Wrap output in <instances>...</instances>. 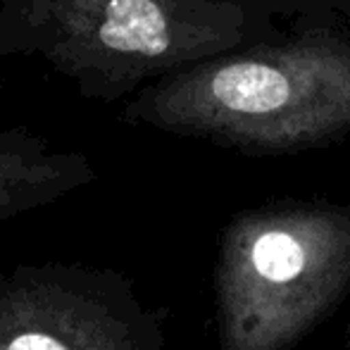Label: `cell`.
Wrapping results in <instances>:
<instances>
[{"mask_svg": "<svg viewBox=\"0 0 350 350\" xmlns=\"http://www.w3.org/2000/svg\"><path fill=\"white\" fill-rule=\"evenodd\" d=\"M179 0H0V62L41 60L86 100H120L184 46Z\"/></svg>", "mask_w": 350, "mask_h": 350, "instance_id": "6da1fadb", "label": "cell"}, {"mask_svg": "<svg viewBox=\"0 0 350 350\" xmlns=\"http://www.w3.org/2000/svg\"><path fill=\"white\" fill-rule=\"evenodd\" d=\"M208 96L226 110L260 115L277 110L288 100V81L274 67L236 62L208 79Z\"/></svg>", "mask_w": 350, "mask_h": 350, "instance_id": "7a4b0ae2", "label": "cell"}, {"mask_svg": "<svg viewBox=\"0 0 350 350\" xmlns=\"http://www.w3.org/2000/svg\"><path fill=\"white\" fill-rule=\"evenodd\" d=\"M255 269L269 281H291L303 269L305 255L293 236L272 231L258 239L253 248Z\"/></svg>", "mask_w": 350, "mask_h": 350, "instance_id": "3957f363", "label": "cell"}, {"mask_svg": "<svg viewBox=\"0 0 350 350\" xmlns=\"http://www.w3.org/2000/svg\"><path fill=\"white\" fill-rule=\"evenodd\" d=\"M8 350H67V348L60 346L55 338L43 336V334H24V336L14 338V343Z\"/></svg>", "mask_w": 350, "mask_h": 350, "instance_id": "277c9868", "label": "cell"}]
</instances>
